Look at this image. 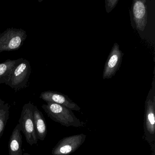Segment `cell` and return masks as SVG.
I'll return each instance as SVG.
<instances>
[{
  "mask_svg": "<svg viewBox=\"0 0 155 155\" xmlns=\"http://www.w3.org/2000/svg\"><path fill=\"white\" fill-rule=\"evenodd\" d=\"M41 107L49 117L62 126L68 127L83 126V122L76 117L72 110L62 105L47 102V104H43Z\"/></svg>",
  "mask_w": 155,
  "mask_h": 155,
  "instance_id": "1",
  "label": "cell"
},
{
  "mask_svg": "<svg viewBox=\"0 0 155 155\" xmlns=\"http://www.w3.org/2000/svg\"><path fill=\"white\" fill-rule=\"evenodd\" d=\"M27 38V32L22 29H7L0 33V52L18 50L22 47Z\"/></svg>",
  "mask_w": 155,
  "mask_h": 155,
  "instance_id": "2",
  "label": "cell"
},
{
  "mask_svg": "<svg viewBox=\"0 0 155 155\" xmlns=\"http://www.w3.org/2000/svg\"><path fill=\"white\" fill-rule=\"evenodd\" d=\"M34 104L31 101L22 107L18 124L21 128L27 142L30 146L38 144V140L34 126L33 119Z\"/></svg>",
  "mask_w": 155,
  "mask_h": 155,
  "instance_id": "3",
  "label": "cell"
},
{
  "mask_svg": "<svg viewBox=\"0 0 155 155\" xmlns=\"http://www.w3.org/2000/svg\"><path fill=\"white\" fill-rule=\"evenodd\" d=\"M31 73V67L29 61L24 59L14 68L7 85L15 90H20L27 87Z\"/></svg>",
  "mask_w": 155,
  "mask_h": 155,
  "instance_id": "4",
  "label": "cell"
},
{
  "mask_svg": "<svg viewBox=\"0 0 155 155\" xmlns=\"http://www.w3.org/2000/svg\"><path fill=\"white\" fill-rule=\"evenodd\" d=\"M144 137L149 145L155 141V96L147 97L145 102L144 113Z\"/></svg>",
  "mask_w": 155,
  "mask_h": 155,
  "instance_id": "5",
  "label": "cell"
},
{
  "mask_svg": "<svg viewBox=\"0 0 155 155\" xmlns=\"http://www.w3.org/2000/svg\"><path fill=\"white\" fill-rule=\"evenodd\" d=\"M87 136L83 133L63 138L51 150L53 155H69L77 150L86 140Z\"/></svg>",
  "mask_w": 155,
  "mask_h": 155,
  "instance_id": "6",
  "label": "cell"
},
{
  "mask_svg": "<svg viewBox=\"0 0 155 155\" xmlns=\"http://www.w3.org/2000/svg\"><path fill=\"white\" fill-rule=\"evenodd\" d=\"M123 53L120 49L119 45L114 43L106 61L103 71V78H111L118 70L122 61Z\"/></svg>",
  "mask_w": 155,
  "mask_h": 155,
  "instance_id": "7",
  "label": "cell"
},
{
  "mask_svg": "<svg viewBox=\"0 0 155 155\" xmlns=\"http://www.w3.org/2000/svg\"><path fill=\"white\" fill-rule=\"evenodd\" d=\"M40 98L46 102H53L60 104L72 110L79 111L81 110V108L68 96L57 91H43L41 94Z\"/></svg>",
  "mask_w": 155,
  "mask_h": 155,
  "instance_id": "8",
  "label": "cell"
},
{
  "mask_svg": "<svg viewBox=\"0 0 155 155\" xmlns=\"http://www.w3.org/2000/svg\"><path fill=\"white\" fill-rule=\"evenodd\" d=\"M145 0H135L132 4V12L136 28L143 31L147 22V7Z\"/></svg>",
  "mask_w": 155,
  "mask_h": 155,
  "instance_id": "9",
  "label": "cell"
},
{
  "mask_svg": "<svg viewBox=\"0 0 155 155\" xmlns=\"http://www.w3.org/2000/svg\"><path fill=\"white\" fill-rule=\"evenodd\" d=\"M21 128L18 123L13 130L8 143L9 155H22V137Z\"/></svg>",
  "mask_w": 155,
  "mask_h": 155,
  "instance_id": "10",
  "label": "cell"
},
{
  "mask_svg": "<svg viewBox=\"0 0 155 155\" xmlns=\"http://www.w3.org/2000/svg\"><path fill=\"white\" fill-rule=\"evenodd\" d=\"M34 126L38 140H44L48 133L46 120L42 112L35 106L33 108Z\"/></svg>",
  "mask_w": 155,
  "mask_h": 155,
  "instance_id": "11",
  "label": "cell"
},
{
  "mask_svg": "<svg viewBox=\"0 0 155 155\" xmlns=\"http://www.w3.org/2000/svg\"><path fill=\"white\" fill-rule=\"evenodd\" d=\"M23 60V58L13 60L8 59L0 63V84L7 85L13 69Z\"/></svg>",
  "mask_w": 155,
  "mask_h": 155,
  "instance_id": "12",
  "label": "cell"
},
{
  "mask_svg": "<svg viewBox=\"0 0 155 155\" xmlns=\"http://www.w3.org/2000/svg\"><path fill=\"white\" fill-rule=\"evenodd\" d=\"M10 108L8 103H5L4 101L0 99V138L4 133L9 117Z\"/></svg>",
  "mask_w": 155,
  "mask_h": 155,
  "instance_id": "13",
  "label": "cell"
},
{
  "mask_svg": "<svg viewBox=\"0 0 155 155\" xmlns=\"http://www.w3.org/2000/svg\"><path fill=\"white\" fill-rule=\"evenodd\" d=\"M118 2V0H106V11L107 13H109L117 5Z\"/></svg>",
  "mask_w": 155,
  "mask_h": 155,
  "instance_id": "14",
  "label": "cell"
},
{
  "mask_svg": "<svg viewBox=\"0 0 155 155\" xmlns=\"http://www.w3.org/2000/svg\"><path fill=\"white\" fill-rule=\"evenodd\" d=\"M31 155V154H28V153H23V155Z\"/></svg>",
  "mask_w": 155,
  "mask_h": 155,
  "instance_id": "15",
  "label": "cell"
}]
</instances>
